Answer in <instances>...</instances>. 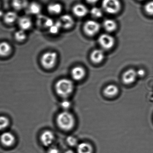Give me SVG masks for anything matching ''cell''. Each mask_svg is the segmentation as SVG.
I'll use <instances>...</instances> for the list:
<instances>
[{
	"label": "cell",
	"mask_w": 153,
	"mask_h": 153,
	"mask_svg": "<svg viewBox=\"0 0 153 153\" xmlns=\"http://www.w3.org/2000/svg\"><path fill=\"white\" fill-rule=\"evenodd\" d=\"M74 84L71 80L62 79L59 80L55 85V90L57 94L61 98L67 99L74 91Z\"/></svg>",
	"instance_id": "cell-1"
},
{
	"label": "cell",
	"mask_w": 153,
	"mask_h": 153,
	"mask_svg": "<svg viewBox=\"0 0 153 153\" xmlns=\"http://www.w3.org/2000/svg\"><path fill=\"white\" fill-rule=\"evenodd\" d=\"M57 125L61 129L70 131L74 127L75 119L72 114L67 110H64L58 114L56 118Z\"/></svg>",
	"instance_id": "cell-2"
},
{
	"label": "cell",
	"mask_w": 153,
	"mask_h": 153,
	"mask_svg": "<svg viewBox=\"0 0 153 153\" xmlns=\"http://www.w3.org/2000/svg\"><path fill=\"white\" fill-rule=\"evenodd\" d=\"M102 4L103 10L109 14H117L121 10V4L120 0H103Z\"/></svg>",
	"instance_id": "cell-3"
},
{
	"label": "cell",
	"mask_w": 153,
	"mask_h": 153,
	"mask_svg": "<svg viewBox=\"0 0 153 153\" xmlns=\"http://www.w3.org/2000/svg\"><path fill=\"white\" fill-rule=\"evenodd\" d=\"M57 59V54L56 52H46L42 56L41 64L46 69H52L55 66Z\"/></svg>",
	"instance_id": "cell-4"
},
{
	"label": "cell",
	"mask_w": 153,
	"mask_h": 153,
	"mask_svg": "<svg viewBox=\"0 0 153 153\" xmlns=\"http://www.w3.org/2000/svg\"><path fill=\"white\" fill-rule=\"evenodd\" d=\"M100 29V25L96 21H87L84 25L85 33L89 36H93L98 33Z\"/></svg>",
	"instance_id": "cell-5"
},
{
	"label": "cell",
	"mask_w": 153,
	"mask_h": 153,
	"mask_svg": "<svg viewBox=\"0 0 153 153\" xmlns=\"http://www.w3.org/2000/svg\"><path fill=\"white\" fill-rule=\"evenodd\" d=\"M98 42L102 49L108 50L114 46L115 40L109 34H102L99 37Z\"/></svg>",
	"instance_id": "cell-6"
},
{
	"label": "cell",
	"mask_w": 153,
	"mask_h": 153,
	"mask_svg": "<svg viewBox=\"0 0 153 153\" xmlns=\"http://www.w3.org/2000/svg\"><path fill=\"white\" fill-rule=\"evenodd\" d=\"M137 77V71L133 69H129L123 74L122 81L125 84H132L135 81Z\"/></svg>",
	"instance_id": "cell-7"
},
{
	"label": "cell",
	"mask_w": 153,
	"mask_h": 153,
	"mask_svg": "<svg viewBox=\"0 0 153 153\" xmlns=\"http://www.w3.org/2000/svg\"><path fill=\"white\" fill-rule=\"evenodd\" d=\"M40 141L45 146H50L55 140L54 134L52 131L46 130L42 133L40 136Z\"/></svg>",
	"instance_id": "cell-8"
},
{
	"label": "cell",
	"mask_w": 153,
	"mask_h": 153,
	"mask_svg": "<svg viewBox=\"0 0 153 153\" xmlns=\"http://www.w3.org/2000/svg\"><path fill=\"white\" fill-rule=\"evenodd\" d=\"M62 28L65 29H70L74 24L73 18L69 14L62 15L58 20Z\"/></svg>",
	"instance_id": "cell-9"
},
{
	"label": "cell",
	"mask_w": 153,
	"mask_h": 153,
	"mask_svg": "<svg viewBox=\"0 0 153 153\" xmlns=\"http://www.w3.org/2000/svg\"><path fill=\"white\" fill-rule=\"evenodd\" d=\"M71 74L72 78L74 80L80 81L84 78L85 75V71L82 66H75L72 70Z\"/></svg>",
	"instance_id": "cell-10"
},
{
	"label": "cell",
	"mask_w": 153,
	"mask_h": 153,
	"mask_svg": "<svg viewBox=\"0 0 153 153\" xmlns=\"http://www.w3.org/2000/svg\"><path fill=\"white\" fill-rule=\"evenodd\" d=\"M105 55L104 52L102 49H96L93 50L91 54V60L95 64L101 63L104 58Z\"/></svg>",
	"instance_id": "cell-11"
},
{
	"label": "cell",
	"mask_w": 153,
	"mask_h": 153,
	"mask_svg": "<svg viewBox=\"0 0 153 153\" xmlns=\"http://www.w3.org/2000/svg\"><path fill=\"white\" fill-rule=\"evenodd\" d=\"M1 141L4 145L6 146H10L14 143L15 137L10 132H5L1 135Z\"/></svg>",
	"instance_id": "cell-12"
},
{
	"label": "cell",
	"mask_w": 153,
	"mask_h": 153,
	"mask_svg": "<svg viewBox=\"0 0 153 153\" xmlns=\"http://www.w3.org/2000/svg\"><path fill=\"white\" fill-rule=\"evenodd\" d=\"M74 15L78 17H83L87 15L88 10L87 7L82 4H76L74 7L73 10Z\"/></svg>",
	"instance_id": "cell-13"
},
{
	"label": "cell",
	"mask_w": 153,
	"mask_h": 153,
	"mask_svg": "<svg viewBox=\"0 0 153 153\" xmlns=\"http://www.w3.org/2000/svg\"><path fill=\"white\" fill-rule=\"evenodd\" d=\"M18 24L20 29L24 31L30 29L32 25L31 19L27 16L21 17L18 20Z\"/></svg>",
	"instance_id": "cell-14"
},
{
	"label": "cell",
	"mask_w": 153,
	"mask_h": 153,
	"mask_svg": "<svg viewBox=\"0 0 153 153\" xmlns=\"http://www.w3.org/2000/svg\"><path fill=\"white\" fill-rule=\"evenodd\" d=\"M119 92V89L116 85L110 84L105 87L103 90V93L106 97L112 98L115 97Z\"/></svg>",
	"instance_id": "cell-15"
},
{
	"label": "cell",
	"mask_w": 153,
	"mask_h": 153,
	"mask_svg": "<svg viewBox=\"0 0 153 153\" xmlns=\"http://www.w3.org/2000/svg\"><path fill=\"white\" fill-rule=\"evenodd\" d=\"M38 24L40 27L49 28L54 22L52 19L44 16H40L37 20Z\"/></svg>",
	"instance_id": "cell-16"
},
{
	"label": "cell",
	"mask_w": 153,
	"mask_h": 153,
	"mask_svg": "<svg viewBox=\"0 0 153 153\" xmlns=\"http://www.w3.org/2000/svg\"><path fill=\"white\" fill-rule=\"evenodd\" d=\"M13 7L17 10H21L26 9L28 6V0H12Z\"/></svg>",
	"instance_id": "cell-17"
},
{
	"label": "cell",
	"mask_w": 153,
	"mask_h": 153,
	"mask_svg": "<svg viewBox=\"0 0 153 153\" xmlns=\"http://www.w3.org/2000/svg\"><path fill=\"white\" fill-rule=\"evenodd\" d=\"M11 51L12 47L9 43L6 42L0 43V56H7Z\"/></svg>",
	"instance_id": "cell-18"
},
{
	"label": "cell",
	"mask_w": 153,
	"mask_h": 153,
	"mask_svg": "<svg viewBox=\"0 0 153 153\" xmlns=\"http://www.w3.org/2000/svg\"><path fill=\"white\" fill-rule=\"evenodd\" d=\"M103 26L105 30L108 32H113L117 29V25L114 20L108 19L103 22Z\"/></svg>",
	"instance_id": "cell-19"
},
{
	"label": "cell",
	"mask_w": 153,
	"mask_h": 153,
	"mask_svg": "<svg viewBox=\"0 0 153 153\" xmlns=\"http://www.w3.org/2000/svg\"><path fill=\"white\" fill-rule=\"evenodd\" d=\"M4 20L5 23L11 24L18 20V15L14 11H9L5 13L3 16Z\"/></svg>",
	"instance_id": "cell-20"
},
{
	"label": "cell",
	"mask_w": 153,
	"mask_h": 153,
	"mask_svg": "<svg viewBox=\"0 0 153 153\" xmlns=\"http://www.w3.org/2000/svg\"><path fill=\"white\" fill-rule=\"evenodd\" d=\"M27 9L29 13L33 15L39 14L41 11V6L36 2L29 4Z\"/></svg>",
	"instance_id": "cell-21"
},
{
	"label": "cell",
	"mask_w": 153,
	"mask_h": 153,
	"mask_svg": "<svg viewBox=\"0 0 153 153\" xmlns=\"http://www.w3.org/2000/svg\"><path fill=\"white\" fill-rule=\"evenodd\" d=\"M62 6L58 3L50 4L48 7V10L50 13L54 15L59 14L62 12Z\"/></svg>",
	"instance_id": "cell-22"
},
{
	"label": "cell",
	"mask_w": 153,
	"mask_h": 153,
	"mask_svg": "<svg viewBox=\"0 0 153 153\" xmlns=\"http://www.w3.org/2000/svg\"><path fill=\"white\" fill-rule=\"evenodd\" d=\"M78 153H92L93 148L91 145L87 143H82L77 146Z\"/></svg>",
	"instance_id": "cell-23"
},
{
	"label": "cell",
	"mask_w": 153,
	"mask_h": 153,
	"mask_svg": "<svg viewBox=\"0 0 153 153\" xmlns=\"http://www.w3.org/2000/svg\"><path fill=\"white\" fill-rule=\"evenodd\" d=\"M14 37L17 41L22 42L27 38V35L25 31L20 29L15 32Z\"/></svg>",
	"instance_id": "cell-24"
},
{
	"label": "cell",
	"mask_w": 153,
	"mask_h": 153,
	"mask_svg": "<svg viewBox=\"0 0 153 153\" xmlns=\"http://www.w3.org/2000/svg\"><path fill=\"white\" fill-rule=\"evenodd\" d=\"M91 14L93 17L95 19L100 18L103 15L102 10L98 7H93L91 10Z\"/></svg>",
	"instance_id": "cell-25"
},
{
	"label": "cell",
	"mask_w": 153,
	"mask_h": 153,
	"mask_svg": "<svg viewBox=\"0 0 153 153\" xmlns=\"http://www.w3.org/2000/svg\"><path fill=\"white\" fill-rule=\"evenodd\" d=\"M61 28L62 27L58 21L56 22H54L53 25L49 28V31L51 34H56L59 32Z\"/></svg>",
	"instance_id": "cell-26"
},
{
	"label": "cell",
	"mask_w": 153,
	"mask_h": 153,
	"mask_svg": "<svg viewBox=\"0 0 153 153\" xmlns=\"http://www.w3.org/2000/svg\"><path fill=\"white\" fill-rule=\"evenodd\" d=\"M66 142L70 146H72V147L77 146L78 144V140H77V138L73 136H70L68 137L66 139Z\"/></svg>",
	"instance_id": "cell-27"
},
{
	"label": "cell",
	"mask_w": 153,
	"mask_h": 153,
	"mask_svg": "<svg viewBox=\"0 0 153 153\" xmlns=\"http://www.w3.org/2000/svg\"><path fill=\"white\" fill-rule=\"evenodd\" d=\"M9 124V121L8 118L3 116H0V131L5 129Z\"/></svg>",
	"instance_id": "cell-28"
},
{
	"label": "cell",
	"mask_w": 153,
	"mask_h": 153,
	"mask_svg": "<svg viewBox=\"0 0 153 153\" xmlns=\"http://www.w3.org/2000/svg\"><path fill=\"white\" fill-rule=\"evenodd\" d=\"M146 12L150 15H153V1L148 2L144 7Z\"/></svg>",
	"instance_id": "cell-29"
},
{
	"label": "cell",
	"mask_w": 153,
	"mask_h": 153,
	"mask_svg": "<svg viewBox=\"0 0 153 153\" xmlns=\"http://www.w3.org/2000/svg\"><path fill=\"white\" fill-rule=\"evenodd\" d=\"M60 105L64 110L68 111V110L71 107L72 104L71 102L66 99H64V100L61 102Z\"/></svg>",
	"instance_id": "cell-30"
},
{
	"label": "cell",
	"mask_w": 153,
	"mask_h": 153,
	"mask_svg": "<svg viewBox=\"0 0 153 153\" xmlns=\"http://www.w3.org/2000/svg\"><path fill=\"white\" fill-rule=\"evenodd\" d=\"M48 153H59V150L56 146H51L48 149Z\"/></svg>",
	"instance_id": "cell-31"
},
{
	"label": "cell",
	"mask_w": 153,
	"mask_h": 153,
	"mask_svg": "<svg viewBox=\"0 0 153 153\" xmlns=\"http://www.w3.org/2000/svg\"><path fill=\"white\" fill-rule=\"evenodd\" d=\"M137 76L139 77H143L145 75L146 72L144 69H140L137 71Z\"/></svg>",
	"instance_id": "cell-32"
},
{
	"label": "cell",
	"mask_w": 153,
	"mask_h": 153,
	"mask_svg": "<svg viewBox=\"0 0 153 153\" xmlns=\"http://www.w3.org/2000/svg\"><path fill=\"white\" fill-rule=\"evenodd\" d=\"M88 3L91 4H93L95 3L98 1L99 0H85Z\"/></svg>",
	"instance_id": "cell-33"
},
{
	"label": "cell",
	"mask_w": 153,
	"mask_h": 153,
	"mask_svg": "<svg viewBox=\"0 0 153 153\" xmlns=\"http://www.w3.org/2000/svg\"><path fill=\"white\" fill-rule=\"evenodd\" d=\"M65 153H74V152L71 150H68L66 151Z\"/></svg>",
	"instance_id": "cell-34"
},
{
	"label": "cell",
	"mask_w": 153,
	"mask_h": 153,
	"mask_svg": "<svg viewBox=\"0 0 153 153\" xmlns=\"http://www.w3.org/2000/svg\"><path fill=\"white\" fill-rule=\"evenodd\" d=\"M4 14L3 12L0 10V17H2V16H4Z\"/></svg>",
	"instance_id": "cell-35"
},
{
	"label": "cell",
	"mask_w": 153,
	"mask_h": 153,
	"mask_svg": "<svg viewBox=\"0 0 153 153\" xmlns=\"http://www.w3.org/2000/svg\"><path fill=\"white\" fill-rule=\"evenodd\" d=\"M140 1H143V0H140Z\"/></svg>",
	"instance_id": "cell-36"
}]
</instances>
